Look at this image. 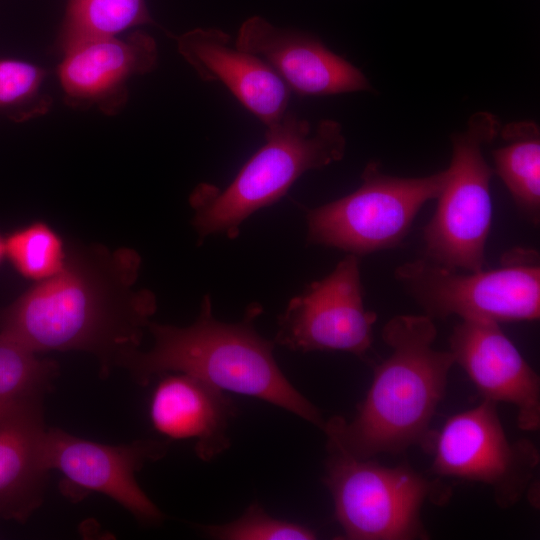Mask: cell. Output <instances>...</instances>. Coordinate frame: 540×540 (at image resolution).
Returning <instances> with one entry per match:
<instances>
[{
    "label": "cell",
    "instance_id": "obj_11",
    "mask_svg": "<svg viewBox=\"0 0 540 540\" xmlns=\"http://www.w3.org/2000/svg\"><path fill=\"white\" fill-rule=\"evenodd\" d=\"M359 256L347 254L324 278L293 297L279 316L274 343L293 351H342L363 357L377 314L363 301Z\"/></svg>",
    "mask_w": 540,
    "mask_h": 540
},
{
    "label": "cell",
    "instance_id": "obj_12",
    "mask_svg": "<svg viewBox=\"0 0 540 540\" xmlns=\"http://www.w3.org/2000/svg\"><path fill=\"white\" fill-rule=\"evenodd\" d=\"M63 53L58 77L65 103L109 116L125 107L132 78L153 71L158 62L155 39L140 30L124 39L115 36L81 42Z\"/></svg>",
    "mask_w": 540,
    "mask_h": 540
},
{
    "label": "cell",
    "instance_id": "obj_2",
    "mask_svg": "<svg viewBox=\"0 0 540 540\" xmlns=\"http://www.w3.org/2000/svg\"><path fill=\"white\" fill-rule=\"evenodd\" d=\"M437 329L428 315H397L382 329L389 356L373 368V380L351 421L325 422L327 447L356 458L398 455L419 445L427 451L431 421L446 393L455 364L452 353L434 348Z\"/></svg>",
    "mask_w": 540,
    "mask_h": 540
},
{
    "label": "cell",
    "instance_id": "obj_3",
    "mask_svg": "<svg viewBox=\"0 0 540 540\" xmlns=\"http://www.w3.org/2000/svg\"><path fill=\"white\" fill-rule=\"evenodd\" d=\"M261 312V306L254 303L240 322H221L213 316L207 294L197 319L187 327L150 321L147 329L154 339L152 347L132 352L121 367L140 386L164 373H184L223 391L264 400L323 430L326 421L320 411L277 365L274 342L256 331L254 321Z\"/></svg>",
    "mask_w": 540,
    "mask_h": 540
},
{
    "label": "cell",
    "instance_id": "obj_9",
    "mask_svg": "<svg viewBox=\"0 0 540 540\" xmlns=\"http://www.w3.org/2000/svg\"><path fill=\"white\" fill-rule=\"evenodd\" d=\"M427 452L433 455V474L483 483L503 509L517 504L532 487L540 463L532 441L507 437L497 403L490 400L448 418L432 433Z\"/></svg>",
    "mask_w": 540,
    "mask_h": 540
},
{
    "label": "cell",
    "instance_id": "obj_8",
    "mask_svg": "<svg viewBox=\"0 0 540 540\" xmlns=\"http://www.w3.org/2000/svg\"><path fill=\"white\" fill-rule=\"evenodd\" d=\"M447 169L422 177H398L370 161L350 194L305 209L307 243L362 256L400 245L420 209L437 199Z\"/></svg>",
    "mask_w": 540,
    "mask_h": 540
},
{
    "label": "cell",
    "instance_id": "obj_24",
    "mask_svg": "<svg viewBox=\"0 0 540 540\" xmlns=\"http://www.w3.org/2000/svg\"><path fill=\"white\" fill-rule=\"evenodd\" d=\"M4 256H6V253H5V239L0 236V263H1Z\"/></svg>",
    "mask_w": 540,
    "mask_h": 540
},
{
    "label": "cell",
    "instance_id": "obj_17",
    "mask_svg": "<svg viewBox=\"0 0 540 540\" xmlns=\"http://www.w3.org/2000/svg\"><path fill=\"white\" fill-rule=\"evenodd\" d=\"M160 376L149 403L154 429L171 440H194L204 461L225 451L234 406L223 390L180 372Z\"/></svg>",
    "mask_w": 540,
    "mask_h": 540
},
{
    "label": "cell",
    "instance_id": "obj_20",
    "mask_svg": "<svg viewBox=\"0 0 540 540\" xmlns=\"http://www.w3.org/2000/svg\"><path fill=\"white\" fill-rule=\"evenodd\" d=\"M58 364L42 359L10 336L0 332V404L45 396L58 376Z\"/></svg>",
    "mask_w": 540,
    "mask_h": 540
},
{
    "label": "cell",
    "instance_id": "obj_10",
    "mask_svg": "<svg viewBox=\"0 0 540 540\" xmlns=\"http://www.w3.org/2000/svg\"><path fill=\"white\" fill-rule=\"evenodd\" d=\"M168 441L135 440L109 445L74 436L60 428H48L45 458L49 470L62 474L60 491L72 502L92 492L120 504L144 525H158L161 510L141 489L136 473L148 462L163 458Z\"/></svg>",
    "mask_w": 540,
    "mask_h": 540
},
{
    "label": "cell",
    "instance_id": "obj_19",
    "mask_svg": "<svg viewBox=\"0 0 540 540\" xmlns=\"http://www.w3.org/2000/svg\"><path fill=\"white\" fill-rule=\"evenodd\" d=\"M153 23L145 0H69L59 34L62 51L81 42L115 37Z\"/></svg>",
    "mask_w": 540,
    "mask_h": 540
},
{
    "label": "cell",
    "instance_id": "obj_1",
    "mask_svg": "<svg viewBox=\"0 0 540 540\" xmlns=\"http://www.w3.org/2000/svg\"><path fill=\"white\" fill-rule=\"evenodd\" d=\"M140 255L93 245L67 251L64 268L0 311V332L35 353L82 351L108 377L139 349L157 310L148 289H135Z\"/></svg>",
    "mask_w": 540,
    "mask_h": 540
},
{
    "label": "cell",
    "instance_id": "obj_13",
    "mask_svg": "<svg viewBox=\"0 0 540 540\" xmlns=\"http://www.w3.org/2000/svg\"><path fill=\"white\" fill-rule=\"evenodd\" d=\"M454 362L468 375L483 400L512 404L523 431L540 429V378L499 323L462 320L449 338Z\"/></svg>",
    "mask_w": 540,
    "mask_h": 540
},
{
    "label": "cell",
    "instance_id": "obj_16",
    "mask_svg": "<svg viewBox=\"0 0 540 540\" xmlns=\"http://www.w3.org/2000/svg\"><path fill=\"white\" fill-rule=\"evenodd\" d=\"M43 396L0 404V519L25 523L42 505L50 470Z\"/></svg>",
    "mask_w": 540,
    "mask_h": 540
},
{
    "label": "cell",
    "instance_id": "obj_7",
    "mask_svg": "<svg viewBox=\"0 0 540 540\" xmlns=\"http://www.w3.org/2000/svg\"><path fill=\"white\" fill-rule=\"evenodd\" d=\"M500 128L496 115L479 111L469 118L463 131L452 135L446 182L437 197L435 213L423 229L426 259L454 270L484 269L494 170L483 150L496 139Z\"/></svg>",
    "mask_w": 540,
    "mask_h": 540
},
{
    "label": "cell",
    "instance_id": "obj_4",
    "mask_svg": "<svg viewBox=\"0 0 540 540\" xmlns=\"http://www.w3.org/2000/svg\"><path fill=\"white\" fill-rule=\"evenodd\" d=\"M346 150L342 126L323 119L315 127L287 111L267 126L265 143L224 189L200 183L190 194L192 225L199 239L214 234L235 238L254 212L280 200L304 173L340 161Z\"/></svg>",
    "mask_w": 540,
    "mask_h": 540
},
{
    "label": "cell",
    "instance_id": "obj_6",
    "mask_svg": "<svg viewBox=\"0 0 540 540\" xmlns=\"http://www.w3.org/2000/svg\"><path fill=\"white\" fill-rule=\"evenodd\" d=\"M394 277L433 318L496 323L540 317V260L535 250L514 248L491 270L460 271L428 259L403 263Z\"/></svg>",
    "mask_w": 540,
    "mask_h": 540
},
{
    "label": "cell",
    "instance_id": "obj_5",
    "mask_svg": "<svg viewBox=\"0 0 540 540\" xmlns=\"http://www.w3.org/2000/svg\"><path fill=\"white\" fill-rule=\"evenodd\" d=\"M323 482L331 493L335 517L348 540L428 539L421 520L426 501L442 504L450 487L431 481L410 465L383 466L327 447Z\"/></svg>",
    "mask_w": 540,
    "mask_h": 540
},
{
    "label": "cell",
    "instance_id": "obj_15",
    "mask_svg": "<svg viewBox=\"0 0 540 540\" xmlns=\"http://www.w3.org/2000/svg\"><path fill=\"white\" fill-rule=\"evenodd\" d=\"M177 50L204 82H221L266 127L288 111L290 90L259 56L230 45L217 28H195L176 37Z\"/></svg>",
    "mask_w": 540,
    "mask_h": 540
},
{
    "label": "cell",
    "instance_id": "obj_21",
    "mask_svg": "<svg viewBox=\"0 0 540 540\" xmlns=\"http://www.w3.org/2000/svg\"><path fill=\"white\" fill-rule=\"evenodd\" d=\"M5 253L19 274L36 282L57 275L67 259L62 238L42 221L33 222L5 238Z\"/></svg>",
    "mask_w": 540,
    "mask_h": 540
},
{
    "label": "cell",
    "instance_id": "obj_18",
    "mask_svg": "<svg viewBox=\"0 0 540 540\" xmlns=\"http://www.w3.org/2000/svg\"><path fill=\"white\" fill-rule=\"evenodd\" d=\"M504 145L492 151L496 173L514 203L534 225L540 219V130L533 121L501 126Z\"/></svg>",
    "mask_w": 540,
    "mask_h": 540
},
{
    "label": "cell",
    "instance_id": "obj_22",
    "mask_svg": "<svg viewBox=\"0 0 540 540\" xmlns=\"http://www.w3.org/2000/svg\"><path fill=\"white\" fill-rule=\"evenodd\" d=\"M45 71L18 60L0 61V112L22 122L49 112L50 95L44 89Z\"/></svg>",
    "mask_w": 540,
    "mask_h": 540
},
{
    "label": "cell",
    "instance_id": "obj_14",
    "mask_svg": "<svg viewBox=\"0 0 540 540\" xmlns=\"http://www.w3.org/2000/svg\"><path fill=\"white\" fill-rule=\"evenodd\" d=\"M235 46L262 58L289 90L300 96L372 90L360 69L318 38L277 27L261 16L249 17L241 24Z\"/></svg>",
    "mask_w": 540,
    "mask_h": 540
},
{
    "label": "cell",
    "instance_id": "obj_23",
    "mask_svg": "<svg viewBox=\"0 0 540 540\" xmlns=\"http://www.w3.org/2000/svg\"><path fill=\"white\" fill-rule=\"evenodd\" d=\"M202 530L220 540H313L317 534L311 528L270 516L257 503L250 505L236 520L207 525Z\"/></svg>",
    "mask_w": 540,
    "mask_h": 540
}]
</instances>
